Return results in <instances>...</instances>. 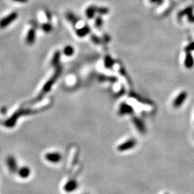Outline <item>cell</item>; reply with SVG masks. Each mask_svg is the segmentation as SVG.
Here are the masks:
<instances>
[{
    "mask_svg": "<svg viewBox=\"0 0 194 194\" xmlns=\"http://www.w3.org/2000/svg\"><path fill=\"white\" fill-rule=\"evenodd\" d=\"M45 157L47 160L50 163H58L62 159L61 155L57 152L47 153L45 155Z\"/></svg>",
    "mask_w": 194,
    "mask_h": 194,
    "instance_id": "cell-1",
    "label": "cell"
},
{
    "mask_svg": "<svg viewBox=\"0 0 194 194\" xmlns=\"http://www.w3.org/2000/svg\"><path fill=\"white\" fill-rule=\"evenodd\" d=\"M187 98V93L186 92H182L176 97L173 102V106L175 107H179L181 104L183 103L185 99Z\"/></svg>",
    "mask_w": 194,
    "mask_h": 194,
    "instance_id": "cell-5",
    "label": "cell"
},
{
    "mask_svg": "<svg viewBox=\"0 0 194 194\" xmlns=\"http://www.w3.org/2000/svg\"><path fill=\"white\" fill-rule=\"evenodd\" d=\"M15 1H19V2H26L27 0H14Z\"/></svg>",
    "mask_w": 194,
    "mask_h": 194,
    "instance_id": "cell-20",
    "label": "cell"
},
{
    "mask_svg": "<svg viewBox=\"0 0 194 194\" xmlns=\"http://www.w3.org/2000/svg\"><path fill=\"white\" fill-rule=\"evenodd\" d=\"M113 63L114 62H113V61H112V59L110 58V57H109V56L106 57L105 61H104V64H105L106 67H112Z\"/></svg>",
    "mask_w": 194,
    "mask_h": 194,
    "instance_id": "cell-14",
    "label": "cell"
},
{
    "mask_svg": "<svg viewBox=\"0 0 194 194\" xmlns=\"http://www.w3.org/2000/svg\"><path fill=\"white\" fill-rule=\"evenodd\" d=\"M97 12H99L100 14H107V13L109 12V9H107V8H104V7L97 8Z\"/></svg>",
    "mask_w": 194,
    "mask_h": 194,
    "instance_id": "cell-15",
    "label": "cell"
},
{
    "mask_svg": "<svg viewBox=\"0 0 194 194\" xmlns=\"http://www.w3.org/2000/svg\"><path fill=\"white\" fill-rule=\"evenodd\" d=\"M17 172H18V175L19 177H21L22 178H27L30 176L31 173L30 169L28 167H27V166L20 168L18 169Z\"/></svg>",
    "mask_w": 194,
    "mask_h": 194,
    "instance_id": "cell-6",
    "label": "cell"
},
{
    "mask_svg": "<svg viewBox=\"0 0 194 194\" xmlns=\"http://www.w3.org/2000/svg\"><path fill=\"white\" fill-rule=\"evenodd\" d=\"M17 13L15 12H13L12 14H9V15L6 16L4 19H2L0 21V27L4 28V27H6L8 24H9L11 22H12L13 21H14V19L17 18Z\"/></svg>",
    "mask_w": 194,
    "mask_h": 194,
    "instance_id": "cell-2",
    "label": "cell"
},
{
    "mask_svg": "<svg viewBox=\"0 0 194 194\" xmlns=\"http://www.w3.org/2000/svg\"><path fill=\"white\" fill-rule=\"evenodd\" d=\"M130 111H132V108L130 106L126 105V104H122V107H120V112L122 113H130Z\"/></svg>",
    "mask_w": 194,
    "mask_h": 194,
    "instance_id": "cell-11",
    "label": "cell"
},
{
    "mask_svg": "<svg viewBox=\"0 0 194 194\" xmlns=\"http://www.w3.org/2000/svg\"><path fill=\"white\" fill-rule=\"evenodd\" d=\"M152 2L154 3H158V4H160L161 2L163 1V0H150Z\"/></svg>",
    "mask_w": 194,
    "mask_h": 194,
    "instance_id": "cell-18",
    "label": "cell"
},
{
    "mask_svg": "<svg viewBox=\"0 0 194 194\" xmlns=\"http://www.w3.org/2000/svg\"><path fill=\"white\" fill-rule=\"evenodd\" d=\"M89 28L87 27H84L83 28L80 29V30H78V34H79V36H84L86 35V34L89 33Z\"/></svg>",
    "mask_w": 194,
    "mask_h": 194,
    "instance_id": "cell-12",
    "label": "cell"
},
{
    "mask_svg": "<svg viewBox=\"0 0 194 194\" xmlns=\"http://www.w3.org/2000/svg\"><path fill=\"white\" fill-rule=\"evenodd\" d=\"M185 50L187 52V53H190V51H193V50H194V43H190V45H188V46L186 47V48L185 49Z\"/></svg>",
    "mask_w": 194,
    "mask_h": 194,
    "instance_id": "cell-16",
    "label": "cell"
},
{
    "mask_svg": "<svg viewBox=\"0 0 194 194\" xmlns=\"http://www.w3.org/2000/svg\"><path fill=\"white\" fill-rule=\"evenodd\" d=\"M184 64H185V66L188 68H191L193 67L194 64V60L193 56L190 54V53H187Z\"/></svg>",
    "mask_w": 194,
    "mask_h": 194,
    "instance_id": "cell-8",
    "label": "cell"
},
{
    "mask_svg": "<svg viewBox=\"0 0 194 194\" xmlns=\"http://www.w3.org/2000/svg\"><path fill=\"white\" fill-rule=\"evenodd\" d=\"M102 24V18L101 17H98L97 19V20H96V25H97V27H101Z\"/></svg>",
    "mask_w": 194,
    "mask_h": 194,
    "instance_id": "cell-17",
    "label": "cell"
},
{
    "mask_svg": "<svg viewBox=\"0 0 194 194\" xmlns=\"http://www.w3.org/2000/svg\"><path fill=\"white\" fill-rule=\"evenodd\" d=\"M44 26H45V27H46V29H45V30L46 31V32H47V31H49V30H50V26L49 25V24H45V25H44Z\"/></svg>",
    "mask_w": 194,
    "mask_h": 194,
    "instance_id": "cell-19",
    "label": "cell"
},
{
    "mask_svg": "<svg viewBox=\"0 0 194 194\" xmlns=\"http://www.w3.org/2000/svg\"><path fill=\"white\" fill-rule=\"evenodd\" d=\"M135 144H136V141H135V140H130L124 143V144L120 145V147H118V150L120 151L127 150H129L130 149V148L133 147L135 145Z\"/></svg>",
    "mask_w": 194,
    "mask_h": 194,
    "instance_id": "cell-7",
    "label": "cell"
},
{
    "mask_svg": "<svg viewBox=\"0 0 194 194\" xmlns=\"http://www.w3.org/2000/svg\"><path fill=\"white\" fill-rule=\"evenodd\" d=\"M78 187L77 182L75 180H70L66 183V185H64V190L66 192L69 193V192H72L73 190H76Z\"/></svg>",
    "mask_w": 194,
    "mask_h": 194,
    "instance_id": "cell-4",
    "label": "cell"
},
{
    "mask_svg": "<svg viewBox=\"0 0 194 194\" xmlns=\"http://www.w3.org/2000/svg\"><path fill=\"white\" fill-rule=\"evenodd\" d=\"M35 31L33 30H30L29 31L28 34L27 36V42L29 44H32L34 41H35Z\"/></svg>",
    "mask_w": 194,
    "mask_h": 194,
    "instance_id": "cell-10",
    "label": "cell"
},
{
    "mask_svg": "<svg viewBox=\"0 0 194 194\" xmlns=\"http://www.w3.org/2000/svg\"><path fill=\"white\" fill-rule=\"evenodd\" d=\"M6 165H7L8 168H9V170L11 172H16V171L18 170L16 160L12 156H9L6 158Z\"/></svg>",
    "mask_w": 194,
    "mask_h": 194,
    "instance_id": "cell-3",
    "label": "cell"
},
{
    "mask_svg": "<svg viewBox=\"0 0 194 194\" xmlns=\"http://www.w3.org/2000/svg\"><path fill=\"white\" fill-rule=\"evenodd\" d=\"M64 53L68 56H70L73 53V48L71 46H67L64 49Z\"/></svg>",
    "mask_w": 194,
    "mask_h": 194,
    "instance_id": "cell-13",
    "label": "cell"
},
{
    "mask_svg": "<svg viewBox=\"0 0 194 194\" xmlns=\"http://www.w3.org/2000/svg\"><path fill=\"white\" fill-rule=\"evenodd\" d=\"M97 12V8L95 7L94 6H89L86 11V14L87 16V17L89 18H92L94 16V14Z\"/></svg>",
    "mask_w": 194,
    "mask_h": 194,
    "instance_id": "cell-9",
    "label": "cell"
}]
</instances>
